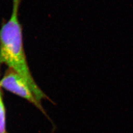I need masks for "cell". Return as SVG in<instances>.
<instances>
[{
  "instance_id": "obj_1",
  "label": "cell",
  "mask_w": 133,
  "mask_h": 133,
  "mask_svg": "<svg viewBox=\"0 0 133 133\" xmlns=\"http://www.w3.org/2000/svg\"><path fill=\"white\" fill-rule=\"evenodd\" d=\"M21 0H12V14L0 29V62L6 64L28 84L38 102L47 96L39 88L31 75L24 52L22 31L18 20Z\"/></svg>"
},
{
  "instance_id": "obj_2",
  "label": "cell",
  "mask_w": 133,
  "mask_h": 133,
  "mask_svg": "<svg viewBox=\"0 0 133 133\" xmlns=\"http://www.w3.org/2000/svg\"><path fill=\"white\" fill-rule=\"evenodd\" d=\"M0 86L28 100L40 110L43 111L41 104L37 100L26 81L11 69H9L7 71L0 81Z\"/></svg>"
},
{
  "instance_id": "obj_3",
  "label": "cell",
  "mask_w": 133,
  "mask_h": 133,
  "mask_svg": "<svg viewBox=\"0 0 133 133\" xmlns=\"http://www.w3.org/2000/svg\"><path fill=\"white\" fill-rule=\"evenodd\" d=\"M0 90V133H8L5 129V107Z\"/></svg>"
},
{
  "instance_id": "obj_4",
  "label": "cell",
  "mask_w": 133,
  "mask_h": 133,
  "mask_svg": "<svg viewBox=\"0 0 133 133\" xmlns=\"http://www.w3.org/2000/svg\"><path fill=\"white\" fill-rule=\"evenodd\" d=\"M1 62H0V64H1Z\"/></svg>"
}]
</instances>
